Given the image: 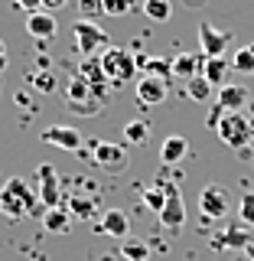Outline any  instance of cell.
I'll return each mask as SVG.
<instances>
[{
    "instance_id": "obj_1",
    "label": "cell",
    "mask_w": 254,
    "mask_h": 261,
    "mask_svg": "<svg viewBox=\"0 0 254 261\" xmlns=\"http://www.w3.org/2000/svg\"><path fill=\"white\" fill-rule=\"evenodd\" d=\"M36 206H39V193L23 176H10L0 186V212L7 219H26L33 212H39Z\"/></svg>"
},
{
    "instance_id": "obj_2",
    "label": "cell",
    "mask_w": 254,
    "mask_h": 261,
    "mask_svg": "<svg viewBox=\"0 0 254 261\" xmlns=\"http://www.w3.org/2000/svg\"><path fill=\"white\" fill-rule=\"evenodd\" d=\"M98 59H101V69H104V75H108V82H114V85H124V82H130L137 75V59H134L130 49L108 46Z\"/></svg>"
},
{
    "instance_id": "obj_3",
    "label": "cell",
    "mask_w": 254,
    "mask_h": 261,
    "mask_svg": "<svg viewBox=\"0 0 254 261\" xmlns=\"http://www.w3.org/2000/svg\"><path fill=\"white\" fill-rule=\"evenodd\" d=\"M72 39H75V49L85 56V59L111 46V43H108V33L98 27L95 20H78L75 27H72Z\"/></svg>"
},
{
    "instance_id": "obj_4",
    "label": "cell",
    "mask_w": 254,
    "mask_h": 261,
    "mask_svg": "<svg viewBox=\"0 0 254 261\" xmlns=\"http://www.w3.org/2000/svg\"><path fill=\"white\" fill-rule=\"evenodd\" d=\"M215 130H218V137H222L228 147H235V150L244 147V144L251 141V134H254V130H251V121L244 118L241 111H225L222 121L215 124Z\"/></svg>"
},
{
    "instance_id": "obj_5",
    "label": "cell",
    "mask_w": 254,
    "mask_h": 261,
    "mask_svg": "<svg viewBox=\"0 0 254 261\" xmlns=\"http://www.w3.org/2000/svg\"><path fill=\"white\" fill-rule=\"evenodd\" d=\"M92 163H95V167H101L104 173L118 176V173H124V170H127V163H130V157H127V147L98 141V144H92Z\"/></svg>"
},
{
    "instance_id": "obj_6",
    "label": "cell",
    "mask_w": 254,
    "mask_h": 261,
    "mask_svg": "<svg viewBox=\"0 0 254 261\" xmlns=\"http://www.w3.org/2000/svg\"><path fill=\"white\" fill-rule=\"evenodd\" d=\"M228 209H232V202H228V193L222 190V186L218 183L202 186V193H199V212L202 216L206 219H225Z\"/></svg>"
},
{
    "instance_id": "obj_7",
    "label": "cell",
    "mask_w": 254,
    "mask_h": 261,
    "mask_svg": "<svg viewBox=\"0 0 254 261\" xmlns=\"http://www.w3.org/2000/svg\"><path fill=\"white\" fill-rule=\"evenodd\" d=\"M160 186L166 190V206H163L160 212V222L166 225V228H179L186 222V209H183V196H179L176 190V183H170L166 176H160Z\"/></svg>"
},
{
    "instance_id": "obj_8",
    "label": "cell",
    "mask_w": 254,
    "mask_h": 261,
    "mask_svg": "<svg viewBox=\"0 0 254 261\" xmlns=\"http://www.w3.org/2000/svg\"><path fill=\"white\" fill-rule=\"evenodd\" d=\"M39 137H43V144L59 147V150H69V153L81 150V130L69 127V124H52V127H46Z\"/></svg>"
},
{
    "instance_id": "obj_9",
    "label": "cell",
    "mask_w": 254,
    "mask_h": 261,
    "mask_svg": "<svg viewBox=\"0 0 254 261\" xmlns=\"http://www.w3.org/2000/svg\"><path fill=\"white\" fill-rule=\"evenodd\" d=\"M228 43H232V33L212 27V23H199V46H202V56H209V59L225 56Z\"/></svg>"
},
{
    "instance_id": "obj_10",
    "label": "cell",
    "mask_w": 254,
    "mask_h": 261,
    "mask_svg": "<svg viewBox=\"0 0 254 261\" xmlns=\"http://www.w3.org/2000/svg\"><path fill=\"white\" fill-rule=\"evenodd\" d=\"M36 179H39V206L43 209H55L59 206V176H55V170L49 167V163H43V167L36 170Z\"/></svg>"
},
{
    "instance_id": "obj_11",
    "label": "cell",
    "mask_w": 254,
    "mask_h": 261,
    "mask_svg": "<svg viewBox=\"0 0 254 261\" xmlns=\"http://www.w3.org/2000/svg\"><path fill=\"white\" fill-rule=\"evenodd\" d=\"M134 92H137V101H140V105H163V101H166V79L147 75V72H144V75L137 79Z\"/></svg>"
},
{
    "instance_id": "obj_12",
    "label": "cell",
    "mask_w": 254,
    "mask_h": 261,
    "mask_svg": "<svg viewBox=\"0 0 254 261\" xmlns=\"http://www.w3.org/2000/svg\"><path fill=\"white\" fill-rule=\"evenodd\" d=\"M26 33L33 39H55V33H59V23H55L52 13L39 10V13H30L26 16Z\"/></svg>"
},
{
    "instance_id": "obj_13",
    "label": "cell",
    "mask_w": 254,
    "mask_h": 261,
    "mask_svg": "<svg viewBox=\"0 0 254 261\" xmlns=\"http://www.w3.org/2000/svg\"><path fill=\"white\" fill-rule=\"evenodd\" d=\"M202 72H206V56H202V53H189V56L183 53V56L173 59V75L176 79L189 82V79H199Z\"/></svg>"
},
{
    "instance_id": "obj_14",
    "label": "cell",
    "mask_w": 254,
    "mask_h": 261,
    "mask_svg": "<svg viewBox=\"0 0 254 261\" xmlns=\"http://www.w3.org/2000/svg\"><path fill=\"white\" fill-rule=\"evenodd\" d=\"M101 232L111 235V239H121V242H124L127 232H130L127 212H124V209H104V216H101Z\"/></svg>"
},
{
    "instance_id": "obj_15",
    "label": "cell",
    "mask_w": 254,
    "mask_h": 261,
    "mask_svg": "<svg viewBox=\"0 0 254 261\" xmlns=\"http://www.w3.org/2000/svg\"><path fill=\"white\" fill-rule=\"evenodd\" d=\"M248 101H251V92L244 85H222L218 88V105L225 111H241Z\"/></svg>"
},
{
    "instance_id": "obj_16",
    "label": "cell",
    "mask_w": 254,
    "mask_h": 261,
    "mask_svg": "<svg viewBox=\"0 0 254 261\" xmlns=\"http://www.w3.org/2000/svg\"><path fill=\"white\" fill-rule=\"evenodd\" d=\"M43 228H46V232H52V235H65L72 228V212L62 209V206L46 209L43 212Z\"/></svg>"
},
{
    "instance_id": "obj_17",
    "label": "cell",
    "mask_w": 254,
    "mask_h": 261,
    "mask_svg": "<svg viewBox=\"0 0 254 261\" xmlns=\"http://www.w3.org/2000/svg\"><path fill=\"white\" fill-rule=\"evenodd\" d=\"M212 245H215V248H248V245H251V232H248V228L232 225V228H225L218 239H212Z\"/></svg>"
},
{
    "instance_id": "obj_18",
    "label": "cell",
    "mask_w": 254,
    "mask_h": 261,
    "mask_svg": "<svg viewBox=\"0 0 254 261\" xmlns=\"http://www.w3.org/2000/svg\"><path fill=\"white\" fill-rule=\"evenodd\" d=\"M186 153H189V141H186V137H179V134L166 137V141H163V147H160L163 163H179Z\"/></svg>"
},
{
    "instance_id": "obj_19",
    "label": "cell",
    "mask_w": 254,
    "mask_h": 261,
    "mask_svg": "<svg viewBox=\"0 0 254 261\" xmlns=\"http://www.w3.org/2000/svg\"><path fill=\"white\" fill-rule=\"evenodd\" d=\"M228 72H232V59H225V56H215V59H209V56H206V72H202V75H206L212 85L222 88L225 79H228Z\"/></svg>"
},
{
    "instance_id": "obj_20",
    "label": "cell",
    "mask_w": 254,
    "mask_h": 261,
    "mask_svg": "<svg viewBox=\"0 0 254 261\" xmlns=\"http://www.w3.org/2000/svg\"><path fill=\"white\" fill-rule=\"evenodd\" d=\"M232 69L238 72V75H254V43L241 46L238 53L232 56Z\"/></svg>"
},
{
    "instance_id": "obj_21",
    "label": "cell",
    "mask_w": 254,
    "mask_h": 261,
    "mask_svg": "<svg viewBox=\"0 0 254 261\" xmlns=\"http://www.w3.org/2000/svg\"><path fill=\"white\" fill-rule=\"evenodd\" d=\"M144 13H147V20H153V23H166L170 16H173V4H170V0H144Z\"/></svg>"
},
{
    "instance_id": "obj_22",
    "label": "cell",
    "mask_w": 254,
    "mask_h": 261,
    "mask_svg": "<svg viewBox=\"0 0 254 261\" xmlns=\"http://www.w3.org/2000/svg\"><path fill=\"white\" fill-rule=\"evenodd\" d=\"M186 95H189L192 101H209V98H212V82L206 75L189 79V82H186Z\"/></svg>"
},
{
    "instance_id": "obj_23",
    "label": "cell",
    "mask_w": 254,
    "mask_h": 261,
    "mask_svg": "<svg viewBox=\"0 0 254 261\" xmlns=\"http://www.w3.org/2000/svg\"><path fill=\"white\" fill-rule=\"evenodd\" d=\"M121 255H124L127 261H147V258H150V245H147V242H130V239H124V242H121Z\"/></svg>"
},
{
    "instance_id": "obj_24",
    "label": "cell",
    "mask_w": 254,
    "mask_h": 261,
    "mask_svg": "<svg viewBox=\"0 0 254 261\" xmlns=\"http://www.w3.org/2000/svg\"><path fill=\"white\" fill-rule=\"evenodd\" d=\"M147 137H150V127H147L144 121H127L124 124V141L127 144H147Z\"/></svg>"
},
{
    "instance_id": "obj_25",
    "label": "cell",
    "mask_w": 254,
    "mask_h": 261,
    "mask_svg": "<svg viewBox=\"0 0 254 261\" xmlns=\"http://www.w3.org/2000/svg\"><path fill=\"white\" fill-rule=\"evenodd\" d=\"M144 202H147V209L157 212V216L163 212V206H166V190L160 186V179H157V186H153V190H147V193H144Z\"/></svg>"
},
{
    "instance_id": "obj_26",
    "label": "cell",
    "mask_w": 254,
    "mask_h": 261,
    "mask_svg": "<svg viewBox=\"0 0 254 261\" xmlns=\"http://www.w3.org/2000/svg\"><path fill=\"white\" fill-rule=\"evenodd\" d=\"M104 105H108L104 98H88V101H81V105H69V111L81 114V118H95V114H101Z\"/></svg>"
},
{
    "instance_id": "obj_27",
    "label": "cell",
    "mask_w": 254,
    "mask_h": 261,
    "mask_svg": "<svg viewBox=\"0 0 254 261\" xmlns=\"http://www.w3.org/2000/svg\"><path fill=\"white\" fill-rule=\"evenodd\" d=\"M69 212L75 219H92L95 216V199H81V196H72L69 199Z\"/></svg>"
},
{
    "instance_id": "obj_28",
    "label": "cell",
    "mask_w": 254,
    "mask_h": 261,
    "mask_svg": "<svg viewBox=\"0 0 254 261\" xmlns=\"http://www.w3.org/2000/svg\"><path fill=\"white\" fill-rule=\"evenodd\" d=\"M98 13H104L101 0H78V20H95Z\"/></svg>"
},
{
    "instance_id": "obj_29",
    "label": "cell",
    "mask_w": 254,
    "mask_h": 261,
    "mask_svg": "<svg viewBox=\"0 0 254 261\" xmlns=\"http://www.w3.org/2000/svg\"><path fill=\"white\" fill-rule=\"evenodd\" d=\"M104 4V13L108 16H127L134 10V0H101Z\"/></svg>"
},
{
    "instance_id": "obj_30",
    "label": "cell",
    "mask_w": 254,
    "mask_h": 261,
    "mask_svg": "<svg viewBox=\"0 0 254 261\" xmlns=\"http://www.w3.org/2000/svg\"><path fill=\"white\" fill-rule=\"evenodd\" d=\"M238 216L244 225H254V193H244L238 202Z\"/></svg>"
},
{
    "instance_id": "obj_31",
    "label": "cell",
    "mask_w": 254,
    "mask_h": 261,
    "mask_svg": "<svg viewBox=\"0 0 254 261\" xmlns=\"http://www.w3.org/2000/svg\"><path fill=\"white\" fill-rule=\"evenodd\" d=\"M30 82H33V85H36L43 95L55 92V75H52V72H36V75H30Z\"/></svg>"
},
{
    "instance_id": "obj_32",
    "label": "cell",
    "mask_w": 254,
    "mask_h": 261,
    "mask_svg": "<svg viewBox=\"0 0 254 261\" xmlns=\"http://www.w3.org/2000/svg\"><path fill=\"white\" fill-rule=\"evenodd\" d=\"M13 4L20 7V10H26V16H30V13H39V10H43V0H13Z\"/></svg>"
},
{
    "instance_id": "obj_33",
    "label": "cell",
    "mask_w": 254,
    "mask_h": 261,
    "mask_svg": "<svg viewBox=\"0 0 254 261\" xmlns=\"http://www.w3.org/2000/svg\"><path fill=\"white\" fill-rule=\"evenodd\" d=\"M7 65H10V56H7V46H4V39H0V75L7 72Z\"/></svg>"
},
{
    "instance_id": "obj_34",
    "label": "cell",
    "mask_w": 254,
    "mask_h": 261,
    "mask_svg": "<svg viewBox=\"0 0 254 261\" xmlns=\"http://www.w3.org/2000/svg\"><path fill=\"white\" fill-rule=\"evenodd\" d=\"M69 4V0H43V10L49 13V10H62V7Z\"/></svg>"
},
{
    "instance_id": "obj_35",
    "label": "cell",
    "mask_w": 254,
    "mask_h": 261,
    "mask_svg": "<svg viewBox=\"0 0 254 261\" xmlns=\"http://www.w3.org/2000/svg\"><path fill=\"white\" fill-rule=\"evenodd\" d=\"M244 255H248V261H254V242L248 245V248H244Z\"/></svg>"
},
{
    "instance_id": "obj_36",
    "label": "cell",
    "mask_w": 254,
    "mask_h": 261,
    "mask_svg": "<svg viewBox=\"0 0 254 261\" xmlns=\"http://www.w3.org/2000/svg\"><path fill=\"white\" fill-rule=\"evenodd\" d=\"M186 4H192V7H202V4H206V0H186Z\"/></svg>"
}]
</instances>
